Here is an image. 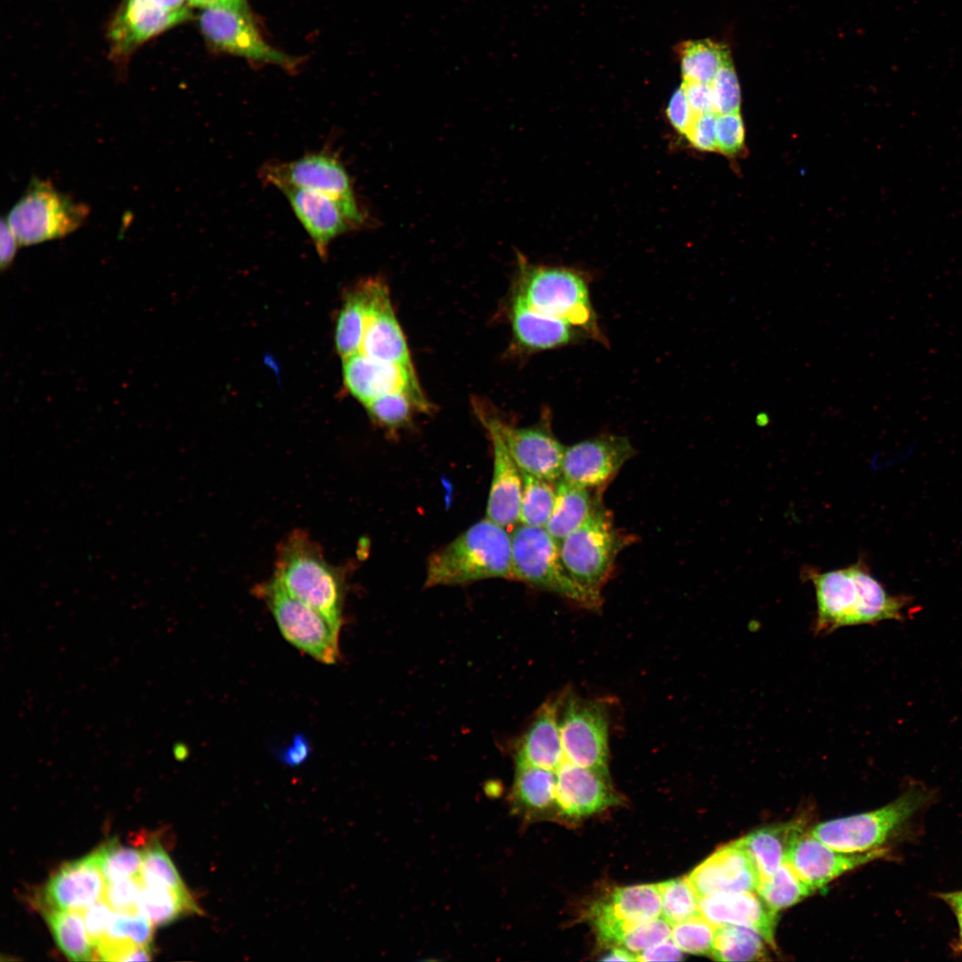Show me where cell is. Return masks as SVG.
<instances>
[{
  "label": "cell",
  "instance_id": "6da1fadb",
  "mask_svg": "<svg viewBox=\"0 0 962 962\" xmlns=\"http://www.w3.org/2000/svg\"><path fill=\"white\" fill-rule=\"evenodd\" d=\"M801 576L811 583L815 590V634L903 618L906 598L889 594L871 575L863 558L844 568L826 572L805 566Z\"/></svg>",
  "mask_w": 962,
  "mask_h": 962
},
{
  "label": "cell",
  "instance_id": "db71d44e",
  "mask_svg": "<svg viewBox=\"0 0 962 962\" xmlns=\"http://www.w3.org/2000/svg\"><path fill=\"white\" fill-rule=\"evenodd\" d=\"M682 952L670 938L638 953L636 958L637 961H676L682 958Z\"/></svg>",
  "mask_w": 962,
  "mask_h": 962
},
{
  "label": "cell",
  "instance_id": "7dc6e473",
  "mask_svg": "<svg viewBox=\"0 0 962 962\" xmlns=\"http://www.w3.org/2000/svg\"><path fill=\"white\" fill-rule=\"evenodd\" d=\"M142 887L139 876L106 884L102 899L114 911L136 912Z\"/></svg>",
  "mask_w": 962,
  "mask_h": 962
},
{
  "label": "cell",
  "instance_id": "6f0895ef",
  "mask_svg": "<svg viewBox=\"0 0 962 962\" xmlns=\"http://www.w3.org/2000/svg\"><path fill=\"white\" fill-rule=\"evenodd\" d=\"M607 961H637L636 955L624 948L616 947L604 958Z\"/></svg>",
  "mask_w": 962,
  "mask_h": 962
},
{
  "label": "cell",
  "instance_id": "e0dca14e",
  "mask_svg": "<svg viewBox=\"0 0 962 962\" xmlns=\"http://www.w3.org/2000/svg\"><path fill=\"white\" fill-rule=\"evenodd\" d=\"M556 775L557 808L563 816L580 819L620 803L607 770L583 767L565 760Z\"/></svg>",
  "mask_w": 962,
  "mask_h": 962
},
{
  "label": "cell",
  "instance_id": "b9f144b4",
  "mask_svg": "<svg viewBox=\"0 0 962 962\" xmlns=\"http://www.w3.org/2000/svg\"><path fill=\"white\" fill-rule=\"evenodd\" d=\"M139 877L145 885L189 891L171 859L158 841L152 842L143 850Z\"/></svg>",
  "mask_w": 962,
  "mask_h": 962
},
{
  "label": "cell",
  "instance_id": "f1b7e54d",
  "mask_svg": "<svg viewBox=\"0 0 962 962\" xmlns=\"http://www.w3.org/2000/svg\"><path fill=\"white\" fill-rule=\"evenodd\" d=\"M556 789L555 770L516 763L510 793L513 811L527 819L541 818L553 810L558 812Z\"/></svg>",
  "mask_w": 962,
  "mask_h": 962
},
{
  "label": "cell",
  "instance_id": "11a10c76",
  "mask_svg": "<svg viewBox=\"0 0 962 962\" xmlns=\"http://www.w3.org/2000/svg\"><path fill=\"white\" fill-rule=\"evenodd\" d=\"M1 252H0V264L2 269L7 268L12 262L17 249L20 245L14 233L8 224L6 218L3 217L1 220Z\"/></svg>",
  "mask_w": 962,
  "mask_h": 962
},
{
  "label": "cell",
  "instance_id": "484cf974",
  "mask_svg": "<svg viewBox=\"0 0 962 962\" xmlns=\"http://www.w3.org/2000/svg\"><path fill=\"white\" fill-rule=\"evenodd\" d=\"M387 290L381 281L371 278L346 295L335 330L336 349L342 359L360 352L369 318Z\"/></svg>",
  "mask_w": 962,
  "mask_h": 962
},
{
  "label": "cell",
  "instance_id": "f546056e",
  "mask_svg": "<svg viewBox=\"0 0 962 962\" xmlns=\"http://www.w3.org/2000/svg\"><path fill=\"white\" fill-rule=\"evenodd\" d=\"M153 925L139 912L114 911L105 935L96 946L97 959L131 961L135 950L151 947Z\"/></svg>",
  "mask_w": 962,
  "mask_h": 962
},
{
  "label": "cell",
  "instance_id": "cb8c5ba5",
  "mask_svg": "<svg viewBox=\"0 0 962 962\" xmlns=\"http://www.w3.org/2000/svg\"><path fill=\"white\" fill-rule=\"evenodd\" d=\"M493 444V470L486 505V518L504 527L519 523L523 492L522 472L511 457L500 434L484 424Z\"/></svg>",
  "mask_w": 962,
  "mask_h": 962
},
{
  "label": "cell",
  "instance_id": "8fae6325",
  "mask_svg": "<svg viewBox=\"0 0 962 962\" xmlns=\"http://www.w3.org/2000/svg\"><path fill=\"white\" fill-rule=\"evenodd\" d=\"M558 725L566 761L607 770L609 706L605 699H588L571 691L563 692Z\"/></svg>",
  "mask_w": 962,
  "mask_h": 962
},
{
  "label": "cell",
  "instance_id": "91938a15",
  "mask_svg": "<svg viewBox=\"0 0 962 962\" xmlns=\"http://www.w3.org/2000/svg\"><path fill=\"white\" fill-rule=\"evenodd\" d=\"M153 1L156 4H158L160 7H162V8L167 10V11H176V10L183 9V8L186 7L185 6V2H188L187 0H153Z\"/></svg>",
  "mask_w": 962,
  "mask_h": 962
},
{
  "label": "cell",
  "instance_id": "7c38bea8",
  "mask_svg": "<svg viewBox=\"0 0 962 962\" xmlns=\"http://www.w3.org/2000/svg\"><path fill=\"white\" fill-rule=\"evenodd\" d=\"M200 27L214 48L250 61L293 70L298 59L270 45L253 20L246 2L203 8Z\"/></svg>",
  "mask_w": 962,
  "mask_h": 962
},
{
  "label": "cell",
  "instance_id": "52a82bcc",
  "mask_svg": "<svg viewBox=\"0 0 962 962\" xmlns=\"http://www.w3.org/2000/svg\"><path fill=\"white\" fill-rule=\"evenodd\" d=\"M513 579L552 591L586 608L601 601L583 589L566 569L559 542L544 527L518 525L511 534Z\"/></svg>",
  "mask_w": 962,
  "mask_h": 962
},
{
  "label": "cell",
  "instance_id": "7a4b0ae2",
  "mask_svg": "<svg viewBox=\"0 0 962 962\" xmlns=\"http://www.w3.org/2000/svg\"><path fill=\"white\" fill-rule=\"evenodd\" d=\"M273 577L290 595L341 628L343 570L326 560L321 547L306 532L296 529L279 544Z\"/></svg>",
  "mask_w": 962,
  "mask_h": 962
},
{
  "label": "cell",
  "instance_id": "2e32d148",
  "mask_svg": "<svg viewBox=\"0 0 962 962\" xmlns=\"http://www.w3.org/2000/svg\"><path fill=\"white\" fill-rule=\"evenodd\" d=\"M883 848L865 852H844L835 850L813 836L802 832L791 844L786 860L799 877L817 891L839 876L885 856Z\"/></svg>",
  "mask_w": 962,
  "mask_h": 962
},
{
  "label": "cell",
  "instance_id": "4dcf8cb0",
  "mask_svg": "<svg viewBox=\"0 0 962 962\" xmlns=\"http://www.w3.org/2000/svg\"><path fill=\"white\" fill-rule=\"evenodd\" d=\"M803 827L800 820L789 821L756 829L736 842L751 856L763 880L785 862L791 844Z\"/></svg>",
  "mask_w": 962,
  "mask_h": 962
},
{
  "label": "cell",
  "instance_id": "74e56055",
  "mask_svg": "<svg viewBox=\"0 0 962 962\" xmlns=\"http://www.w3.org/2000/svg\"><path fill=\"white\" fill-rule=\"evenodd\" d=\"M757 893L775 912L788 908L814 892L785 861L770 877L761 880Z\"/></svg>",
  "mask_w": 962,
  "mask_h": 962
},
{
  "label": "cell",
  "instance_id": "8d00e7d4",
  "mask_svg": "<svg viewBox=\"0 0 962 962\" xmlns=\"http://www.w3.org/2000/svg\"><path fill=\"white\" fill-rule=\"evenodd\" d=\"M365 408L373 421L394 430L404 427L414 412H427L429 404L422 392L396 391L371 401Z\"/></svg>",
  "mask_w": 962,
  "mask_h": 962
},
{
  "label": "cell",
  "instance_id": "f907efd6",
  "mask_svg": "<svg viewBox=\"0 0 962 962\" xmlns=\"http://www.w3.org/2000/svg\"><path fill=\"white\" fill-rule=\"evenodd\" d=\"M666 115L672 126L681 135H686L695 114L691 110L681 86L671 96L666 108Z\"/></svg>",
  "mask_w": 962,
  "mask_h": 962
},
{
  "label": "cell",
  "instance_id": "5bb4252c",
  "mask_svg": "<svg viewBox=\"0 0 962 962\" xmlns=\"http://www.w3.org/2000/svg\"><path fill=\"white\" fill-rule=\"evenodd\" d=\"M484 424L496 429L523 473L556 483L562 477L564 446L543 426L517 428L487 414L476 405Z\"/></svg>",
  "mask_w": 962,
  "mask_h": 962
},
{
  "label": "cell",
  "instance_id": "c3c4849f",
  "mask_svg": "<svg viewBox=\"0 0 962 962\" xmlns=\"http://www.w3.org/2000/svg\"><path fill=\"white\" fill-rule=\"evenodd\" d=\"M715 112L695 115L693 122L685 136L690 144L703 151L717 150Z\"/></svg>",
  "mask_w": 962,
  "mask_h": 962
},
{
  "label": "cell",
  "instance_id": "83f0119b",
  "mask_svg": "<svg viewBox=\"0 0 962 962\" xmlns=\"http://www.w3.org/2000/svg\"><path fill=\"white\" fill-rule=\"evenodd\" d=\"M360 353L381 362L413 367L388 290L380 297L369 318Z\"/></svg>",
  "mask_w": 962,
  "mask_h": 962
},
{
  "label": "cell",
  "instance_id": "9c48e42d",
  "mask_svg": "<svg viewBox=\"0 0 962 962\" xmlns=\"http://www.w3.org/2000/svg\"><path fill=\"white\" fill-rule=\"evenodd\" d=\"M259 176L265 184L279 190L299 188L334 199L357 227L365 220L344 164L329 150L309 152L289 161H271L262 167Z\"/></svg>",
  "mask_w": 962,
  "mask_h": 962
},
{
  "label": "cell",
  "instance_id": "9a60e30c",
  "mask_svg": "<svg viewBox=\"0 0 962 962\" xmlns=\"http://www.w3.org/2000/svg\"><path fill=\"white\" fill-rule=\"evenodd\" d=\"M634 454L625 436L602 435L566 447L562 477L579 485L599 489L611 480Z\"/></svg>",
  "mask_w": 962,
  "mask_h": 962
},
{
  "label": "cell",
  "instance_id": "8992f818",
  "mask_svg": "<svg viewBox=\"0 0 962 962\" xmlns=\"http://www.w3.org/2000/svg\"><path fill=\"white\" fill-rule=\"evenodd\" d=\"M88 215L84 203L59 192L49 181L33 178L6 220L20 245L30 246L75 232Z\"/></svg>",
  "mask_w": 962,
  "mask_h": 962
},
{
  "label": "cell",
  "instance_id": "7402d4cb",
  "mask_svg": "<svg viewBox=\"0 0 962 962\" xmlns=\"http://www.w3.org/2000/svg\"><path fill=\"white\" fill-rule=\"evenodd\" d=\"M343 379L364 406L389 393L421 392L413 367L381 362L360 352L343 358Z\"/></svg>",
  "mask_w": 962,
  "mask_h": 962
},
{
  "label": "cell",
  "instance_id": "f35d334b",
  "mask_svg": "<svg viewBox=\"0 0 962 962\" xmlns=\"http://www.w3.org/2000/svg\"><path fill=\"white\" fill-rule=\"evenodd\" d=\"M522 477L519 523L528 526L545 527L555 503L556 483L523 472Z\"/></svg>",
  "mask_w": 962,
  "mask_h": 962
},
{
  "label": "cell",
  "instance_id": "277c9868",
  "mask_svg": "<svg viewBox=\"0 0 962 962\" xmlns=\"http://www.w3.org/2000/svg\"><path fill=\"white\" fill-rule=\"evenodd\" d=\"M515 296L531 308L563 320L582 333L599 340L603 338L591 303L587 281L575 270L534 265L519 257Z\"/></svg>",
  "mask_w": 962,
  "mask_h": 962
},
{
  "label": "cell",
  "instance_id": "f5cc1de1",
  "mask_svg": "<svg viewBox=\"0 0 962 962\" xmlns=\"http://www.w3.org/2000/svg\"><path fill=\"white\" fill-rule=\"evenodd\" d=\"M310 752L311 746L306 737L297 734L293 737L292 742L278 753V757L285 765L295 767L303 763Z\"/></svg>",
  "mask_w": 962,
  "mask_h": 962
},
{
  "label": "cell",
  "instance_id": "ab89813d",
  "mask_svg": "<svg viewBox=\"0 0 962 962\" xmlns=\"http://www.w3.org/2000/svg\"><path fill=\"white\" fill-rule=\"evenodd\" d=\"M106 884L137 877L143 863V851L111 839L94 851Z\"/></svg>",
  "mask_w": 962,
  "mask_h": 962
},
{
  "label": "cell",
  "instance_id": "4fadbf2b",
  "mask_svg": "<svg viewBox=\"0 0 962 962\" xmlns=\"http://www.w3.org/2000/svg\"><path fill=\"white\" fill-rule=\"evenodd\" d=\"M591 921L599 939L620 945L636 926L662 915L658 885L619 887L591 908Z\"/></svg>",
  "mask_w": 962,
  "mask_h": 962
},
{
  "label": "cell",
  "instance_id": "ee69618b",
  "mask_svg": "<svg viewBox=\"0 0 962 962\" xmlns=\"http://www.w3.org/2000/svg\"><path fill=\"white\" fill-rule=\"evenodd\" d=\"M710 85L716 114L739 111L741 92L731 57L722 65Z\"/></svg>",
  "mask_w": 962,
  "mask_h": 962
},
{
  "label": "cell",
  "instance_id": "ffe728a7",
  "mask_svg": "<svg viewBox=\"0 0 962 962\" xmlns=\"http://www.w3.org/2000/svg\"><path fill=\"white\" fill-rule=\"evenodd\" d=\"M187 7L167 11L153 0H124L109 29L116 56H125L159 33L189 19Z\"/></svg>",
  "mask_w": 962,
  "mask_h": 962
},
{
  "label": "cell",
  "instance_id": "816d5d0a",
  "mask_svg": "<svg viewBox=\"0 0 962 962\" xmlns=\"http://www.w3.org/2000/svg\"><path fill=\"white\" fill-rule=\"evenodd\" d=\"M681 86L695 115L715 112L710 84L683 81Z\"/></svg>",
  "mask_w": 962,
  "mask_h": 962
},
{
  "label": "cell",
  "instance_id": "60d3db41",
  "mask_svg": "<svg viewBox=\"0 0 962 962\" xmlns=\"http://www.w3.org/2000/svg\"><path fill=\"white\" fill-rule=\"evenodd\" d=\"M662 899V916L670 924L700 915V897L687 877L658 884Z\"/></svg>",
  "mask_w": 962,
  "mask_h": 962
},
{
  "label": "cell",
  "instance_id": "30bf717a",
  "mask_svg": "<svg viewBox=\"0 0 962 962\" xmlns=\"http://www.w3.org/2000/svg\"><path fill=\"white\" fill-rule=\"evenodd\" d=\"M255 591L265 600L289 642L322 664L337 663L339 628L290 595L273 577L257 585Z\"/></svg>",
  "mask_w": 962,
  "mask_h": 962
},
{
  "label": "cell",
  "instance_id": "836d02e7",
  "mask_svg": "<svg viewBox=\"0 0 962 962\" xmlns=\"http://www.w3.org/2000/svg\"><path fill=\"white\" fill-rule=\"evenodd\" d=\"M137 911L154 926L167 925L181 917L202 912L190 891L145 885L141 890Z\"/></svg>",
  "mask_w": 962,
  "mask_h": 962
},
{
  "label": "cell",
  "instance_id": "f6af8a7d",
  "mask_svg": "<svg viewBox=\"0 0 962 962\" xmlns=\"http://www.w3.org/2000/svg\"><path fill=\"white\" fill-rule=\"evenodd\" d=\"M673 925L664 917H657L632 929L620 944L633 954L671 938Z\"/></svg>",
  "mask_w": 962,
  "mask_h": 962
},
{
  "label": "cell",
  "instance_id": "4316f807",
  "mask_svg": "<svg viewBox=\"0 0 962 962\" xmlns=\"http://www.w3.org/2000/svg\"><path fill=\"white\" fill-rule=\"evenodd\" d=\"M510 321L517 342L529 351L558 348L575 341L579 330L568 322L542 314L515 296Z\"/></svg>",
  "mask_w": 962,
  "mask_h": 962
},
{
  "label": "cell",
  "instance_id": "9f6ffc18",
  "mask_svg": "<svg viewBox=\"0 0 962 962\" xmlns=\"http://www.w3.org/2000/svg\"><path fill=\"white\" fill-rule=\"evenodd\" d=\"M940 897L952 909L957 917L959 929V940L957 947L962 950V899L956 892L942 893Z\"/></svg>",
  "mask_w": 962,
  "mask_h": 962
},
{
  "label": "cell",
  "instance_id": "681fc988",
  "mask_svg": "<svg viewBox=\"0 0 962 962\" xmlns=\"http://www.w3.org/2000/svg\"><path fill=\"white\" fill-rule=\"evenodd\" d=\"M81 912L89 938L96 948L105 935L114 910L102 899Z\"/></svg>",
  "mask_w": 962,
  "mask_h": 962
},
{
  "label": "cell",
  "instance_id": "3957f363",
  "mask_svg": "<svg viewBox=\"0 0 962 962\" xmlns=\"http://www.w3.org/2000/svg\"><path fill=\"white\" fill-rule=\"evenodd\" d=\"M497 577L513 578L511 536L485 518L429 556L425 584H462Z\"/></svg>",
  "mask_w": 962,
  "mask_h": 962
},
{
  "label": "cell",
  "instance_id": "d590c367",
  "mask_svg": "<svg viewBox=\"0 0 962 962\" xmlns=\"http://www.w3.org/2000/svg\"><path fill=\"white\" fill-rule=\"evenodd\" d=\"M765 943L764 938L752 928L719 925L716 926L712 955L721 961L760 960L766 955Z\"/></svg>",
  "mask_w": 962,
  "mask_h": 962
},
{
  "label": "cell",
  "instance_id": "1f68e13d",
  "mask_svg": "<svg viewBox=\"0 0 962 962\" xmlns=\"http://www.w3.org/2000/svg\"><path fill=\"white\" fill-rule=\"evenodd\" d=\"M592 490L563 477L556 482L555 503L544 528L559 543L586 521L601 501L600 493Z\"/></svg>",
  "mask_w": 962,
  "mask_h": 962
},
{
  "label": "cell",
  "instance_id": "d6a6232c",
  "mask_svg": "<svg viewBox=\"0 0 962 962\" xmlns=\"http://www.w3.org/2000/svg\"><path fill=\"white\" fill-rule=\"evenodd\" d=\"M51 933L64 955L73 961H88L95 947L86 931L81 911L40 909Z\"/></svg>",
  "mask_w": 962,
  "mask_h": 962
},
{
  "label": "cell",
  "instance_id": "e575fe53",
  "mask_svg": "<svg viewBox=\"0 0 962 962\" xmlns=\"http://www.w3.org/2000/svg\"><path fill=\"white\" fill-rule=\"evenodd\" d=\"M683 81L711 84L730 58L726 45L710 39L689 40L678 46Z\"/></svg>",
  "mask_w": 962,
  "mask_h": 962
},
{
  "label": "cell",
  "instance_id": "7bdbcfd3",
  "mask_svg": "<svg viewBox=\"0 0 962 962\" xmlns=\"http://www.w3.org/2000/svg\"><path fill=\"white\" fill-rule=\"evenodd\" d=\"M716 925L701 914L673 925L671 939L684 952L712 955Z\"/></svg>",
  "mask_w": 962,
  "mask_h": 962
},
{
  "label": "cell",
  "instance_id": "ac0fdd59",
  "mask_svg": "<svg viewBox=\"0 0 962 962\" xmlns=\"http://www.w3.org/2000/svg\"><path fill=\"white\" fill-rule=\"evenodd\" d=\"M106 882L94 852L61 866L43 888L40 909L83 911L102 899Z\"/></svg>",
  "mask_w": 962,
  "mask_h": 962
},
{
  "label": "cell",
  "instance_id": "603a6c76",
  "mask_svg": "<svg viewBox=\"0 0 962 962\" xmlns=\"http://www.w3.org/2000/svg\"><path fill=\"white\" fill-rule=\"evenodd\" d=\"M700 914L716 926L735 925L758 932L775 948L777 912L754 892L722 893L700 898Z\"/></svg>",
  "mask_w": 962,
  "mask_h": 962
},
{
  "label": "cell",
  "instance_id": "680465c9",
  "mask_svg": "<svg viewBox=\"0 0 962 962\" xmlns=\"http://www.w3.org/2000/svg\"><path fill=\"white\" fill-rule=\"evenodd\" d=\"M191 5L199 7H208L219 4H240L246 2V0H187Z\"/></svg>",
  "mask_w": 962,
  "mask_h": 962
},
{
  "label": "cell",
  "instance_id": "bcb514c9",
  "mask_svg": "<svg viewBox=\"0 0 962 962\" xmlns=\"http://www.w3.org/2000/svg\"><path fill=\"white\" fill-rule=\"evenodd\" d=\"M717 150L728 156L739 153L745 145V126L740 112L717 114Z\"/></svg>",
  "mask_w": 962,
  "mask_h": 962
},
{
  "label": "cell",
  "instance_id": "d6986e66",
  "mask_svg": "<svg viewBox=\"0 0 962 962\" xmlns=\"http://www.w3.org/2000/svg\"><path fill=\"white\" fill-rule=\"evenodd\" d=\"M699 897L722 893L756 892L758 869L736 841L716 850L688 876Z\"/></svg>",
  "mask_w": 962,
  "mask_h": 962
},
{
  "label": "cell",
  "instance_id": "d4e9b609",
  "mask_svg": "<svg viewBox=\"0 0 962 962\" xmlns=\"http://www.w3.org/2000/svg\"><path fill=\"white\" fill-rule=\"evenodd\" d=\"M560 695L548 700L521 738L516 763L529 764L551 770L565 761L559 725Z\"/></svg>",
  "mask_w": 962,
  "mask_h": 962
},
{
  "label": "cell",
  "instance_id": "ba28073f",
  "mask_svg": "<svg viewBox=\"0 0 962 962\" xmlns=\"http://www.w3.org/2000/svg\"><path fill=\"white\" fill-rule=\"evenodd\" d=\"M928 799L925 789L915 787L877 810L821 822L811 834L844 852L879 849Z\"/></svg>",
  "mask_w": 962,
  "mask_h": 962
},
{
  "label": "cell",
  "instance_id": "5b68a950",
  "mask_svg": "<svg viewBox=\"0 0 962 962\" xmlns=\"http://www.w3.org/2000/svg\"><path fill=\"white\" fill-rule=\"evenodd\" d=\"M628 542L600 501L586 521L560 542V555L572 578L601 601V589Z\"/></svg>",
  "mask_w": 962,
  "mask_h": 962
},
{
  "label": "cell",
  "instance_id": "94428289",
  "mask_svg": "<svg viewBox=\"0 0 962 962\" xmlns=\"http://www.w3.org/2000/svg\"><path fill=\"white\" fill-rule=\"evenodd\" d=\"M956 893H957V894H958V896H959V897H960V898L962 899V891H960V892H956Z\"/></svg>",
  "mask_w": 962,
  "mask_h": 962
},
{
  "label": "cell",
  "instance_id": "44dd1931",
  "mask_svg": "<svg viewBox=\"0 0 962 962\" xmlns=\"http://www.w3.org/2000/svg\"><path fill=\"white\" fill-rule=\"evenodd\" d=\"M280 191L322 258L337 237L357 227L344 207L330 197L293 187Z\"/></svg>",
  "mask_w": 962,
  "mask_h": 962
}]
</instances>
